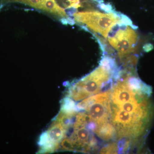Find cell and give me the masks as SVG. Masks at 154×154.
<instances>
[{
    "label": "cell",
    "instance_id": "7",
    "mask_svg": "<svg viewBox=\"0 0 154 154\" xmlns=\"http://www.w3.org/2000/svg\"><path fill=\"white\" fill-rule=\"evenodd\" d=\"M95 132L100 138L105 140H109L113 137L115 132L113 125L106 123L97 128Z\"/></svg>",
    "mask_w": 154,
    "mask_h": 154
},
{
    "label": "cell",
    "instance_id": "9",
    "mask_svg": "<svg viewBox=\"0 0 154 154\" xmlns=\"http://www.w3.org/2000/svg\"><path fill=\"white\" fill-rule=\"evenodd\" d=\"M89 121H90V118L87 114L84 113H79L76 116L74 128L77 129L85 127L88 125Z\"/></svg>",
    "mask_w": 154,
    "mask_h": 154
},
{
    "label": "cell",
    "instance_id": "8",
    "mask_svg": "<svg viewBox=\"0 0 154 154\" xmlns=\"http://www.w3.org/2000/svg\"><path fill=\"white\" fill-rule=\"evenodd\" d=\"M79 110L74 101L69 97H66L62 101L60 110L64 113L74 116Z\"/></svg>",
    "mask_w": 154,
    "mask_h": 154
},
{
    "label": "cell",
    "instance_id": "2",
    "mask_svg": "<svg viewBox=\"0 0 154 154\" xmlns=\"http://www.w3.org/2000/svg\"><path fill=\"white\" fill-rule=\"evenodd\" d=\"M137 27L119 23L112 28L107 39L114 49L117 51L122 60L134 52L139 41V36L135 29Z\"/></svg>",
    "mask_w": 154,
    "mask_h": 154
},
{
    "label": "cell",
    "instance_id": "5",
    "mask_svg": "<svg viewBox=\"0 0 154 154\" xmlns=\"http://www.w3.org/2000/svg\"><path fill=\"white\" fill-rule=\"evenodd\" d=\"M86 110L89 113L90 121L94 122L99 127L107 122L110 112V102H94Z\"/></svg>",
    "mask_w": 154,
    "mask_h": 154
},
{
    "label": "cell",
    "instance_id": "13",
    "mask_svg": "<svg viewBox=\"0 0 154 154\" xmlns=\"http://www.w3.org/2000/svg\"><path fill=\"white\" fill-rule=\"evenodd\" d=\"M70 4V8H79L82 7L80 0H67Z\"/></svg>",
    "mask_w": 154,
    "mask_h": 154
},
{
    "label": "cell",
    "instance_id": "4",
    "mask_svg": "<svg viewBox=\"0 0 154 154\" xmlns=\"http://www.w3.org/2000/svg\"><path fill=\"white\" fill-rule=\"evenodd\" d=\"M142 92L143 91H135L131 90L124 79H122L114 86L111 97L113 103L116 106H118L125 102L134 101L139 94Z\"/></svg>",
    "mask_w": 154,
    "mask_h": 154
},
{
    "label": "cell",
    "instance_id": "12",
    "mask_svg": "<svg viewBox=\"0 0 154 154\" xmlns=\"http://www.w3.org/2000/svg\"><path fill=\"white\" fill-rule=\"evenodd\" d=\"M99 7L102 11H105L107 13H110L114 11H113V7L111 5L109 4H105L103 3V2L99 3Z\"/></svg>",
    "mask_w": 154,
    "mask_h": 154
},
{
    "label": "cell",
    "instance_id": "6",
    "mask_svg": "<svg viewBox=\"0 0 154 154\" xmlns=\"http://www.w3.org/2000/svg\"><path fill=\"white\" fill-rule=\"evenodd\" d=\"M41 10L61 18H67L69 17L65 10L57 4L55 0H42Z\"/></svg>",
    "mask_w": 154,
    "mask_h": 154
},
{
    "label": "cell",
    "instance_id": "11",
    "mask_svg": "<svg viewBox=\"0 0 154 154\" xmlns=\"http://www.w3.org/2000/svg\"><path fill=\"white\" fill-rule=\"evenodd\" d=\"M61 142L60 148L62 150L69 151H72L75 150L74 146L71 139H64Z\"/></svg>",
    "mask_w": 154,
    "mask_h": 154
},
{
    "label": "cell",
    "instance_id": "1",
    "mask_svg": "<svg viewBox=\"0 0 154 154\" xmlns=\"http://www.w3.org/2000/svg\"><path fill=\"white\" fill-rule=\"evenodd\" d=\"M73 17L75 22L81 25H86V27L107 38L108 33L114 25L125 23L126 16L116 11L103 13L89 11L76 12Z\"/></svg>",
    "mask_w": 154,
    "mask_h": 154
},
{
    "label": "cell",
    "instance_id": "14",
    "mask_svg": "<svg viewBox=\"0 0 154 154\" xmlns=\"http://www.w3.org/2000/svg\"><path fill=\"white\" fill-rule=\"evenodd\" d=\"M60 20L61 22L63 25H68L67 18H61Z\"/></svg>",
    "mask_w": 154,
    "mask_h": 154
},
{
    "label": "cell",
    "instance_id": "10",
    "mask_svg": "<svg viewBox=\"0 0 154 154\" xmlns=\"http://www.w3.org/2000/svg\"><path fill=\"white\" fill-rule=\"evenodd\" d=\"M119 150L118 146L116 143H112L105 146L102 148L100 151L102 154H116L118 153Z\"/></svg>",
    "mask_w": 154,
    "mask_h": 154
},
{
    "label": "cell",
    "instance_id": "3",
    "mask_svg": "<svg viewBox=\"0 0 154 154\" xmlns=\"http://www.w3.org/2000/svg\"><path fill=\"white\" fill-rule=\"evenodd\" d=\"M66 131L62 125L55 119L46 131L48 142L47 144L41 147L38 152L40 153L53 152L57 150L60 143L65 136Z\"/></svg>",
    "mask_w": 154,
    "mask_h": 154
},
{
    "label": "cell",
    "instance_id": "15",
    "mask_svg": "<svg viewBox=\"0 0 154 154\" xmlns=\"http://www.w3.org/2000/svg\"><path fill=\"white\" fill-rule=\"evenodd\" d=\"M94 1H96L97 2L99 3H99L103 2V1H102V0H94Z\"/></svg>",
    "mask_w": 154,
    "mask_h": 154
}]
</instances>
